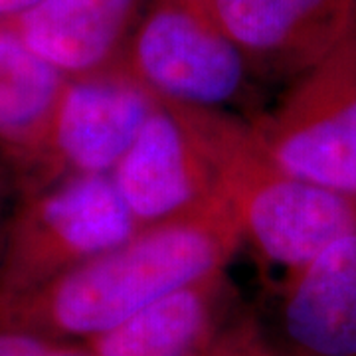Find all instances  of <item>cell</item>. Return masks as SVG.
<instances>
[{"instance_id":"cell-7","label":"cell","mask_w":356,"mask_h":356,"mask_svg":"<svg viewBox=\"0 0 356 356\" xmlns=\"http://www.w3.org/2000/svg\"><path fill=\"white\" fill-rule=\"evenodd\" d=\"M159 102L123 64L67 77L42 165L24 194L65 178L111 175Z\"/></svg>"},{"instance_id":"cell-8","label":"cell","mask_w":356,"mask_h":356,"mask_svg":"<svg viewBox=\"0 0 356 356\" xmlns=\"http://www.w3.org/2000/svg\"><path fill=\"white\" fill-rule=\"evenodd\" d=\"M255 77L297 79L356 32V0H206Z\"/></svg>"},{"instance_id":"cell-15","label":"cell","mask_w":356,"mask_h":356,"mask_svg":"<svg viewBox=\"0 0 356 356\" xmlns=\"http://www.w3.org/2000/svg\"><path fill=\"white\" fill-rule=\"evenodd\" d=\"M18 200H20V191H18V184L14 180L13 172L0 163V254H2L6 229H8Z\"/></svg>"},{"instance_id":"cell-10","label":"cell","mask_w":356,"mask_h":356,"mask_svg":"<svg viewBox=\"0 0 356 356\" xmlns=\"http://www.w3.org/2000/svg\"><path fill=\"white\" fill-rule=\"evenodd\" d=\"M240 311L222 269L168 291L81 346L88 356H200Z\"/></svg>"},{"instance_id":"cell-1","label":"cell","mask_w":356,"mask_h":356,"mask_svg":"<svg viewBox=\"0 0 356 356\" xmlns=\"http://www.w3.org/2000/svg\"><path fill=\"white\" fill-rule=\"evenodd\" d=\"M240 248L229 210L145 228L51 280L0 293V327L81 344L180 285L228 269Z\"/></svg>"},{"instance_id":"cell-13","label":"cell","mask_w":356,"mask_h":356,"mask_svg":"<svg viewBox=\"0 0 356 356\" xmlns=\"http://www.w3.org/2000/svg\"><path fill=\"white\" fill-rule=\"evenodd\" d=\"M200 356H285L252 313L240 311Z\"/></svg>"},{"instance_id":"cell-3","label":"cell","mask_w":356,"mask_h":356,"mask_svg":"<svg viewBox=\"0 0 356 356\" xmlns=\"http://www.w3.org/2000/svg\"><path fill=\"white\" fill-rule=\"evenodd\" d=\"M121 64L159 99L238 115L254 105V72L206 0H149Z\"/></svg>"},{"instance_id":"cell-16","label":"cell","mask_w":356,"mask_h":356,"mask_svg":"<svg viewBox=\"0 0 356 356\" xmlns=\"http://www.w3.org/2000/svg\"><path fill=\"white\" fill-rule=\"evenodd\" d=\"M46 0H0V26L13 24L26 13L34 10Z\"/></svg>"},{"instance_id":"cell-11","label":"cell","mask_w":356,"mask_h":356,"mask_svg":"<svg viewBox=\"0 0 356 356\" xmlns=\"http://www.w3.org/2000/svg\"><path fill=\"white\" fill-rule=\"evenodd\" d=\"M147 2L46 0L8 26L65 77H81L121 64Z\"/></svg>"},{"instance_id":"cell-5","label":"cell","mask_w":356,"mask_h":356,"mask_svg":"<svg viewBox=\"0 0 356 356\" xmlns=\"http://www.w3.org/2000/svg\"><path fill=\"white\" fill-rule=\"evenodd\" d=\"M250 125L283 170L356 198V32Z\"/></svg>"},{"instance_id":"cell-6","label":"cell","mask_w":356,"mask_h":356,"mask_svg":"<svg viewBox=\"0 0 356 356\" xmlns=\"http://www.w3.org/2000/svg\"><path fill=\"white\" fill-rule=\"evenodd\" d=\"M206 111L161 99L109 175L139 229L229 210Z\"/></svg>"},{"instance_id":"cell-12","label":"cell","mask_w":356,"mask_h":356,"mask_svg":"<svg viewBox=\"0 0 356 356\" xmlns=\"http://www.w3.org/2000/svg\"><path fill=\"white\" fill-rule=\"evenodd\" d=\"M65 79L10 26H0V163L20 196L42 165Z\"/></svg>"},{"instance_id":"cell-4","label":"cell","mask_w":356,"mask_h":356,"mask_svg":"<svg viewBox=\"0 0 356 356\" xmlns=\"http://www.w3.org/2000/svg\"><path fill=\"white\" fill-rule=\"evenodd\" d=\"M140 232L109 175L54 182L20 196L0 254V293L38 285Z\"/></svg>"},{"instance_id":"cell-2","label":"cell","mask_w":356,"mask_h":356,"mask_svg":"<svg viewBox=\"0 0 356 356\" xmlns=\"http://www.w3.org/2000/svg\"><path fill=\"white\" fill-rule=\"evenodd\" d=\"M220 196L236 218L242 245L287 273L356 229V198L277 166L240 115L206 111Z\"/></svg>"},{"instance_id":"cell-9","label":"cell","mask_w":356,"mask_h":356,"mask_svg":"<svg viewBox=\"0 0 356 356\" xmlns=\"http://www.w3.org/2000/svg\"><path fill=\"white\" fill-rule=\"evenodd\" d=\"M277 327L285 356H356V229L285 275Z\"/></svg>"},{"instance_id":"cell-14","label":"cell","mask_w":356,"mask_h":356,"mask_svg":"<svg viewBox=\"0 0 356 356\" xmlns=\"http://www.w3.org/2000/svg\"><path fill=\"white\" fill-rule=\"evenodd\" d=\"M0 356H88L81 344L58 343L24 331L0 327Z\"/></svg>"}]
</instances>
